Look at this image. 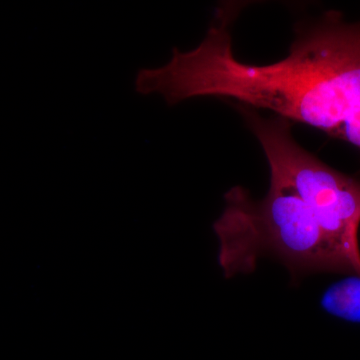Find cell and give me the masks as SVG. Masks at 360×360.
<instances>
[{
    "label": "cell",
    "mask_w": 360,
    "mask_h": 360,
    "mask_svg": "<svg viewBox=\"0 0 360 360\" xmlns=\"http://www.w3.org/2000/svg\"><path fill=\"white\" fill-rule=\"evenodd\" d=\"M231 16L214 18L191 51H175L167 72L176 103L195 97L234 99L309 125L360 150V21L338 11L296 30L290 54L253 65L236 58Z\"/></svg>",
    "instance_id": "1"
},
{
    "label": "cell",
    "mask_w": 360,
    "mask_h": 360,
    "mask_svg": "<svg viewBox=\"0 0 360 360\" xmlns=\"http://www.w3.org/2000/svg\"><path fill=\"white\" fill-rule=\"evenodd\" d=\"M224 200L213 229L226 278L255 271L265 255L278 258L295 279L315 272L360 277L359 267L324 233L309 206L288 189L270 184L264 200H255L245 187L234 186Z\"/></svg>",
    "instance_id": "2"
},
{
    "label": "cell",
    "mask_w": 360,
    "mask_h": 360,
    "mask_svg": "<svg viewBox=\"0 0 360 360\" xmlns=\"http://www.w3.org/2000/svg\"><path fill=\"white\" fill-rule=\"evenodd\" d=\"M238 108L264 148L270 184L288 189L309 206L324 233L360 269V180L333 169L302 148L288 120L262 117L245 104Z\"/></svg>",
    "instance_id": "3"
},
{
    "label": "cell",
    "mask_w": 360,
    "mask_h": 360,
    "mask_svg": "<svg viewBox=\"0 0 360 360\" xmlns=\"http://www.w3.org/2000/svg\"><path fill=\"white\" fill-rule=\"evenodd\" d=\"M321 307L338 319L360 323V277H348L331 285L322 296Z\"/></svg>",
    "instance_id": "4"
}]
</instances>
